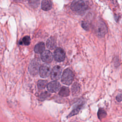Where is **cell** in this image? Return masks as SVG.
Segmentation results:
<instances>
[{"instance_id":"obj_20","label":"cell","mask_w":122,"mask_h":122,"mask_svg":"<svg viewBox=\"0 0 122 122\" xmlns=\"http://www.w3.org/2000/svg\"><path fill=\"white\" fill-rule=\"evenodd\" d=\"M81 26H82V28H83L84 29H85V30H89V25L88 23L87 22H86V21H82V23H81Z\"/></svg>"},{"instance_id":"obj_4","label":"cell","mask_w":122,"mask_h":122,"mask_svg":"<svg viewBox=\"0 0 122 122\" xmlns=\"http://www.w3.org/2000/svg\"><path fill=\"white\" fill-rule=\"evenodd\" d=\"M107 31V29L105 23L102 21H99L96 28V33L100 37H103Z\"/></svg>"},{"instance_id":"obj_3","label":"cell","mask_w":122,"mask_h":122,"mask_svg":"<svg viewBox=\"0 0 122 122\" xmlns=\"http://www.w3.org/2000/svg\"><path fill=\"white\" fill-rule=\"evenodd\" d=\"M39 64V61L37 59H33L30 62L29 66V71L32 75L35 76L37 74Z\"/></svg>"},{"instance_id":"obj_2","label":"cell","mask_w":122,"mask_h":122,"mask_svg":"<svg viewBox=\"0 0 122 122\" xmlns=\"http://www.w3.org/2000/svg\"><path fill=\"white\" fill-rule=\"evenodd\" d=\"M74 74L70 69H66L63 72L61 76V81L65 84L70 85L73 80Z\"/></svg>"},{"instance_id":"obj_14","label":"cell","mask_w":122,"mask_h":122,"mask_svg":"<svg viewBox=\"0 0 122 122\" xmlns=\"http://www.w3.org/2000/svg\"><path fill=\"white\" fill-rule=\"evenodd\" d=\"M82 105H83V103H80L79 104H78L71 112V113L69 114V115H68V117H71V116H72L76 114H77L80 111V110L81 109L82 106Z\"/></svg>"},{"instance_id":"obj_9","label":"cell","mask_w":122,"mask_h":122,"mask_svg":"<svg viewBox=\"0 0 122 122\" xmlns=\"http://www.w3.org/2000/svg\"><path fill=\"white\" fill-rule=\"evenodd\" d=\"M53 55L51 51L48 50H45L41 54V59L46 63H50L52 61Z\"/></svg>"},{"instance_id":"obj_10","label":"cell","mask_w":122,"mask_h":122,"mask_svg":"<svg viewBox=\"0 0 122 122\" xmlns=\"http://www.w3.org/2000/svg\"><path fill=\"white\" fill-rule=\"evenodd\" d=\"M56 45V40L54 37H51L47 40L46 42V46L49 49L53 50L55 48Z\"/></svg>"},{"instance_id":"obj_19","label":"cell","mask_w":122,"mask_h":122,"mask_svg":"<svg viewBox=\"0 0 122 122\" xmlns=\"http://www.w3.org/2000/svg\"><path fill=\"white\" fill-rule=\"evenodd\" d=\"M50 95V94L47 92H44L42 93L40 96V99L41 100H44L45 99H46L48 97H49Z\"/></svg>"},{"instance_id":"obj_15","label":"cell","mask_w":122,"mask_h":122,"mask_svg":"<svg viewBox=\"0 0 122 122\" xmlns=\"http://www.w3.org/2000/svg\"><path fill=\"white\" fill-rule=\"evenodd\" d=\"M80 90V87L78 83L75 82L72 86L71 90L73 95H76L79 92Z\"/></svg>"},{"instance_id":"obj_11","label":"cell","mask_w":122,"mask_h":122,"mask_svg":"<svg viewBox=\"0 0 122 122\" xmlns=\"http://www.w3.org/2000/svg\"><path fill=\"white\" fill-rule=\"evenodd\" d=\"M45 49V44L43 42H40L37 43L34 47V51L37 53H42Z\"/></svg>"},{"instance_id":"obj_7","label":"cell","mask_w":122,"mask_h":122,"mask_svg":"<svg viewBox=\"0 0 122 122\" xmlns=\"http://www.w3.org/2000/svg\"><path fill=\"white\" fill-rule=\"evenodd\" d=\"M47 87L49 92H56L59 90L61 87V85L58 81H53L47 84Z\"/></svg>"},{"instance_id":"obj_12","label":"cell","mask_w":122,"mask_h":122,"mask_svg":"<svg viewBox=\"0 0 122 122\" xmlns=\"http://www.w3.org/2000/svg\"><path fill=\"white\" fill-rule=\"evenodd\" d=\"M41 9L45 11L50 10L52 8L51 1L48 0H44L41 2Z\"/></svg>"},{"instance_id":"obj_21","label":"cell","mask_w":122,"mask_h":122,"mask_svg":"<svg viewBox=\"0 0 122 122\" xmlns=\"http://www.w3.org/2000/svg\"><path fill=\"white\" fill-rule=\"evenodd\" d=\"M116 99L118 102H121L122 101V94H119L116 97Z\"/></svg>"},{"instance_id":"obj_13","label":"cell","mask_w":122,"mask_h":122,"mask_svg":"<svg viewBox=\"0 0 122 122\" xmlns=\"http://www.w3.org/2000/svg\"><path fill=\"white\" fill-rule=\"evenodd\" d=\"M70 92L69 89L67 87L63 86L60 90L59 94L63 97H67L70 95Z\"/></svg>"},{"instance_id":"obj_6","label":"cell","mask_w":122,"mask_h":122,"mask_svg":"<svg viewBox=\"0 0 122 122\" xmlns=\"http://www.w3.org/2000/svg\"><path fill=\"white\" fill-rule=\"evenodd\" d=\"M61 68L59 66H54L51 73V77L53 80H58L60 79L61 77Z\"/></svg>"},{"instance_id":"obj_16","label":"cell","mask_w":122,"mask_h":122,"mask_svg":"<svg viewBox=\"0 0 122 122\" xmlns=\"http://www.w3.org/2000/svg\"><path fill=\"white\" fill-rule=\"evenodd\" d=\"M47 81L46 80H40L38 81V87L39 90H42L45 88L47 84Z\"/></svg>"},{"instance_id":"obj_17","label":"cell","mask_w":122,"mask_h":122,"mask_svg":"<svg viewBox=\"0 0 122 122\" xmlns=\"http://www.w3.org/2000/svg\"><path fill=\"white\" fill-rule=\"evenodd\" d=\"M106 112L102 108H100L99 109L98 112V116L100 119H102L104 118L106 116Z\"/></svg>"},{"instance_id":"obj_5","label":"cell","mask_w":122,"mask_h":122,"mask_svg":"<svg viewBox=\"0 0 122 122\" xmlns=\"http://www.w3.org/2000/svg\"><path fill=\"white\" fill-rule=\"evenodd\" d=\"M54 57L57 61H62L65 58V53L64 50L60 47L57 48L54 52Z\"/></svg>"},{"instance_id":"obj_18","label":"cell","mask_w":122,"mask_h":122,"mask_svg":"<svg viewBox=\"0 0 122 122\" xmlns=\"http://www.w3.org/2000/svg\"><path fill=\"white\" fill-rule=\"evenodd\" d=\"M21 42L25 45H29L30 42V38L29 36H25L22 38Z\"/></svg>"},{"instance_id":"obj_1","label":"cell","mask_w":122,"mask_h":122,"mask_svg":"<svg viewBox=\"0 0 122 122\" xmlns=\"http://www.w3.org/2000/svg\"><path fill=\"white\" fill-rule=\"evenodd\" d=\"M71 8L73 11H83L87 9L88 5L87 2L83 0H74L72 2Z\"/></svg>"},{"instance_id":"obj_8","label":"cell","mask_w":122,"mask_h":122,"mask_svg":"<svg viewBox=\"0 0 122 122\" xmlns=\"http://www.w3.org/2000/svg\"><path fill=\"white\" fill-rule=\"evenodd\" d=\"M39 72L40 76L45 78L49 76L50 73V68L46 65H42L39 68Z\"/></svg>"}]
</instances>
